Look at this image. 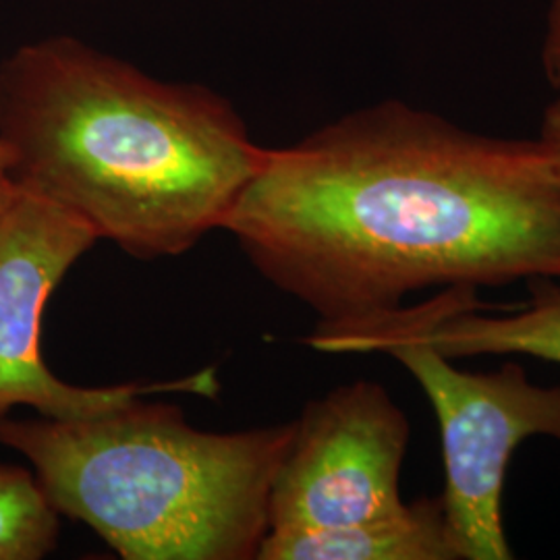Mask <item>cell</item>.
I'll use <instances>...</instances> for the list:
<instances>
[{"instance_id": "obj_4", "label": "cell", "mask_w": 560, "mask_h": 560, "mask_svg": "<svg viewBox=\"0 0 560 560\" xmlns=\"http://www.w3.org/2000/svg\"><path fill=\"white\" fill-rule=\"evenodd\" d=\"M305 345L320 353H382L418 381L441 428V499L463 560H509L502 490L521 442H560V384L541 386L517 361L465 372L423 339L405 305L365 320L318 324Z\"/></svg>"}, {"instance_id": "obj_6", "label": "cell", "mask_w": 560, "mask_h": 560, "mask_svg": "<svg viewBox=\"0 0 560 560\" xmlns=\"http://www.w3.org/2000/svg\"><path fill=\"white\" fill-rule=\"evenodd\" d=\"M411 423L381 382L340 384L307 400L268 497V532L335 529L402 506Z\"/></svg>"}, {"instance_id": "obj_10", "label": "cell", "mask_w": 560, "mask_h": 560, "mask_svg": "<svg viewBox=\"0 0 560 560\" xmlns=\"http://www.w3.org/2000/svg\"><path fill=\"white\" fill-rule=\"evenodd\" d=\"M541 69L548 83L560 92V0H552L546 13L541 40Z\"/></svg>"}, {"instance_id": "obj_12", "label": "cell", "mask_w": 560, "mask_h": 560, "mask_svg": "<svg viewBox=\"0 0 560 560\" xmlns=\"http://www.w3.org/2000/svg\"><path fill=\"white\" fill-rule=\"evenodd\" d=\"M20 185L13 173V156L7 148V143L0 138V212L15 198Z\"/></svg>"}, {"instance_id": "obj_11", "label": "cell", "mask_w": 560, "mask_h": 560, "mask_svg": "<svg viewBox=\"0 0 560 560\" xmlns=\"http://www.w3.org/2000/svg\"><path fill=\"white\" fill-rule=\"evenodd\" d=\"M538 140L548 148V152L552 154L560 171V92L559 96L550 102L544 110Z\"/></svg>"}, {"instance_id": "obj_8", "label": "cell", "mask_w": 560, "mask_h": 560, "mask_svg": "<svg viewBox=\"0 0 560 560\" xmlns=\"http://www.w3.org/2000/svg\"><path fill=\"white\" fill-rule=\"evenodd\" d=\"M258 560H463L441 497L335 529L268 532Z\"/></svg>"}, {"instance_id": "obj_7", "label": "cell", "mask_w": 560, "mask_h": 560, "mask_svg": "<svg viewBox=\"0 0 560 560\" xmlns=\"http://www.w3.org/2000/svg\"><path fill=\"white\" fill-rule=\"evenodd\" d=\"M529 301L506 314H483L478 289H442L432 300L405 307L421 337L448 360L481 355H529L560 363V287L532 279Z\"/></svg>"}, {"instance_id": "obj_1", "label": "cell", "mask_w": 560, "mask_h": 560, "mask_svg": "<svg viewBox=\"0 0 560 560\" xmlns=\"http://www.w3.org/2000/svg\"><path fill=\"white\" fill-rule=\"evenodd\" d=\"M222 231L318 324L365 320L425 289L560 280V171L538 138L384 101L264 148Z\"/></svg>"}, {"instance_id": "obj_3", "label": "cell", "mask_w": 560, "mask_h": 560, "mask_svg": "<svg viewBox=\"0 0 560 560\" xmlns=\"http://www.w3.org/2000/svg\"><path fill=\"white\" fill-rule=\"evenodd\" d=\"M293 421L206 432L143 397L83 420L0 418V446L30 463L60 517L125 560L258 559Z\"/></svg>"}, {"instance_id": "obj_5", "label": "cell", "mask_w": 560, "mask_h": 560, "mask_svg": "<svg viewBox=\"0 0 560 560\" xmlns=\"http://www.w3.org/2000/svg\"><path fill=\"white\" fill-rule=\"evenodd\" d=\"M98 235L59 203L21 187L0 212V418L32 407L42 418L83 420L138 397L185 393L217 397L214 368L179 381L78 386L42 355V322L50 295Z\"/></svg>"}, {"instance_id": "obj_9", "label": "cell", "mask_w": 560, "mask_h": 560, "mask_svg": "<svg viewBox=\"0 0 560 560\" xmlns=\"http://www.w3.org/2000/svg\"><path fill=\"white\" fill-rule=\"evenodd\" d=\"M59 536L60 513L34 469L0 463V560L46 559Z\"/></svg>"}, {"instance_id": "obj_2", "label": "cell", "mask_w": 560, "mask_h": 560, "mask_svg": "<svg viewBox=\"0 0 560 560\" xmlns=\"http://www.w3.org/2000/svg\"><path fill=\"white\" fill-rule=\"evenodd\" d=\"M0 138L18 185L143 261L222 231L264 154L212 88L156 80L73 36L0 62Z\"/></svg>"}]
</instances>
